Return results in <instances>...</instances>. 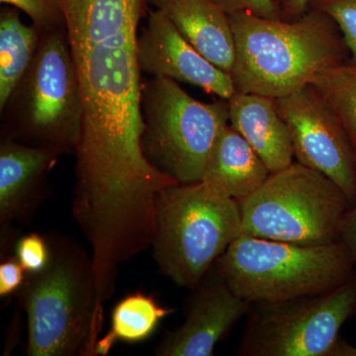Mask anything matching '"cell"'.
Wrapping results in <instances>:
<instances>
[{
	"label": "cell",
	"instance_id": "cell-1",
	"mask_svg": "<svg viewBox=\"0 0 356 356\" xmlns=\"http://www.w3.org/2000/svg\"><path fill=\"white\" fill-rule=\"evenodd\" d=\"M81 100L76 200L102 212L144 207L172 184L143 153L138 37L147 0H58Z\"/></svg>",
	"mask_w": 356,
	"mask_h": 356
},
{
	"label": "cell",
	"instance_id": "cell-2",
	"mask_svg": "<svg viewBox=\"0 0 356 356\" xmlns=\"http://www.w3.org/2000/svg\"><path fill=\"white\" fill-rule=\"evenodd\" d=\"M235 43L229 76L236 90L281 98L311 83L318 72L350 58L331 16L310 8L299 19L229 15Z\"/></svg>",
	"mask_w": 356,
	"mask_h": 356
},
{
	"label": "cell",
	"instance_id": "cell-3",
	"mask_svg": "<svg viewBox=\"0 0 356 356\" xmlns=\"http://www.w3.org/2000/svg\"><path fill=\"white\" fill-rule=\"evenodd\" d=\"M217 270L250 303L332 291L356 273L343 242L305 245L242 235L218 259Z\"/></svg>",
	"mask_w": 356,
	"mask_h": 356
},
{
	"label": "cell",
	"instance_id": "cell-4",
	"mask_svg": "<svg viewBox=\"0 0 356 356\" xmlns=\"http://www.w3.org/2000/svg\"><path fill=\"white\" fill-rule=\"evenodd\" d=\"M241 235L240 204L207 182L172 185L159 193L154 257L178 286L197 287Z\"/></svg>",
	"mask_w": 356,
	"mask_h": 356
},
{
	"label": "cell",
	"instance_id": "cell-5",
	"mask_svg": "<svg viewBox=\"0 0 356 356\" xmlns=\"http://www.w3.org/2000/svg\"><path fill=\"white\" fill-rule=\"evenodd\" d=\"M2 139L76 152L83 100L67 27L41 33L36 56L1 110Z\"/></svg>",
	"mask_w": 356,
	"mask_h": 356
},
{
	"label": "cell",
	"instance_id": "cell-6",
	"mask_svg": "<svg viewBox=\"0 0 356 356\" xmlns=\"http://www.w3.org/2000/svg\"><path fill=\"white\" fill-rule=\"evenodd\" d=\"M30 356L96 353L102 307L90 259L70 248L51 252L48 266L31 274L23 293Z\"/></svg>",
	"mask_w": 356,
	"mask_h": 356
},
{
	"label": "cell",
	"instance_id": "cell-7",
	"mask_svg": "<svg viewBox=\"0 0 356 356\" xmlns=\"http://www.w3.org/2000/svg\"><path fill=\"white\" fill-rule=\"evenodd\" d=\"M238 204L243 235L305 245L341 242L351 207L339 185L297 161Z\"/></svg>",
	"mask_w": 356,
	"mask_h": 356
},
{
	"label": "cell",
	"instance_id": "cell-8",
	"mask_svg": "<svg viewBox=\"0 0 356 356\" xmlns=\"http://www.w3.org/2000/svg\"><path fill=\"white\" fill-rule=\"evenodd\" d=\"M143 153L159 172L188 184L202 181L213 149L229 125L228 99L199 102L177 81L143 83Z\"/></svg>",
	"mask_w": 356,
	"mask_h": 356
},
{
	"label": "cell",
	"instance_id": "cell-9",
	"mask_svg": "<svg viewBox=\"0 0 356 356\" xmlns=\"http://www.w3.org/2000/svg\"><path fill=\"white\" fill-rule=\"evenodd\" d=\"M248 314L238 355L332 356L341 327L356 314V273L332 291L257 302Z\"/></svg>",
	"mask_w": 356,
	"mask_h": 356
},
{
	"label": "cell",
	"instance_id": "cell-10",
	"mask_svg": "<svg viewBox=\"0 0 356 356\" xmlns=\"http://www.w3.org/2000/svg\"><path fill=\"white\" fill-rule=\"evenodd\" d=\"M291 134L297 163L323 173L356 202V147L346 128L313 86L276 98Z\"/></svg>",
	"mask_w": 356,
	"mask_h": 356
},
{
	"label": "cell",
	"instance_id": "cell-11",
	"mask_svg": "<svg viewBox=\"0 0 356 356\" xmlns=\"http://www.w3.org/2000/svg\"><path fill=\"white\" fill-rule=\"evenodd\" d=\"M147 18L137 44L142 74L191 84L222 99L234 95L236 88L228 72L187 41L165 13L151 9Z\"/></svg>",
	"mask_w": 356,
	"mask_h": 356
},
{
	"label": "cell",
	"instance_id": "cell-12",
	"mask_svg": "<svg viewBox=\"0 0 356 356\" xmlns=\"http://www.w3.org/2000/svg\"><path fill=\"white\" fill-rule=\"evenodd\" d=\"M194 289L184 324L165 337L159 355H213L215 346L252 307L233 291L215 266Z\"/></svg>",
	"mask_w": 356,
	"mask_h": 356
},
{
	"label": "cell",
	"instance_id": "cell-13",
	"mask_svg": "<svg viewBox=\"0 0 356 356\" xmlns=\"http://www.w3.org/2000/svg\"><path fill=\"white\" fill-rule=\"evenodd\" d=\"M228 104L229 125L248 140L271 173L294 163L291 134L274 98L236 90Z\"/></svg>",
	"mask_w": 356,
	"mask_h": 356
},
{
	"label": "cell",
	"instance_id": "cell-14",
	"mask_svg": "<svg viewBox=\"0 0 356 356\" xmlns=\"http://www.w3.org/2000/svg\"><path fill=\"white\" fill-rule=\"evenodd\" d=\"M213 64L231 74L235 43L229 14L214 0H147Z\"/></svg>",
	"mask_w": 356,
	"mask_h": 356
},
{
	"label": "cell",
	"instance_id": "cell-15",
	"mask_svg": "<svg viewBox=\"0 0 356 356\" xmlns=\"http://www.w3.org/2000/svg\"><path fill=\"white\" fill-rule=\"evenodd\" d=\"M270 175L261 156L229 123L213 149L202 181L240 202L254 193Z\"/></svg>",
	"mask_w": 356,
	"mask_h": 356
},
{
	"label": "cell",
	"instance_id": "cell-16",
	"mask_svg": "<svg viewBox=\"0 0 356 356\" xmlns=\"http://www.w3.org/2000/svg\"><path fill=\"white\" fill-rule=\"evenodd\" d=\"M60 154L46 147L2 139L0 146V218L20 214L26 201L44 181Z\"/></svg>",
	"mask_w": 356,
	"mask_h": 356
},
{
	"label": "cell",
	"instance_id": "cell-17",
	"mask_svg": "<svg viewBox=\"0 0 356 356\" xmlns=\"http://www.w3.org/2000/svg\"><path fill=\"white\" fill-rule=\"evenodd\" d=\"M41 32L20 18V10L6 6L0 11V110L31 65Z\"/></svg>",
	"mask_w": 356,
	"mask_h": 356
},
{
	"label": "cell",
	"instance_id": "cell-18",
	"mask_svg": "<svg viewBox=\"0 0 356 356\" xmlns=\"http://www.w3.org/2000/svg\"><path fill=\"white\" fill-rule=\"evenodd\" d=\"M170 313L172 310L159 305L153 297L140 293L129 295L115 307L111 331L108 336L98 341L96 355L108 353L116 341L126 343L144 341Z\"/></svg>",
	"mask_w": 356,
	"mask_h": 356
},
{
	"label": "cell",
	"instance_id": "cell-19",
	"mask_svg": "<svg viewBox=\"0 0 356 356\" xmlns=\"http://www.w3.org/2000/svg\"><path fill=\"white\" fill-rule=\"evenodd\" d=\"M310 86L343 124L356 147V64L348 62L327 67Z\"/></svg>",
	"mask_w": 356,
	"mask_h": 356
},
{
	"label": "cell",
	"instance_id": "cell-20",
	"mask_svg": "<svg viewBox=\"0 0 356 356\" xmlns=\"http://www.w3.org/2000/svg\"><path fill=\"white\" fill-rule=\"evenodd\" d=\"M310 8L331 16L350 51V62L356 64V0H313Z\"/></svg>",
	"mask_w": 356,
	"mask_h": 356
},
{
	"label": "cell",
	"instance_id": "cell-21",
	"mask_svg": "<svg viewBox=\"0 0 356 356\" xmlns=\"http://www.w3.org/2000/svg\"><path fill=\"white\" fill-rule=\"evenodd\" d=\"M4 6L24 13L40 32L65 28L64 13L58 0H0Z\"/></svg>",
	"mask_w": 356,
	"mask_h": 356
},
{
	"label": "cell",
	"instance_id": "cell-22",
	"mask_svg": "<svg viewBox=\"0 0 356 356\" xmlns=\"http://www.w3.org/2000/svg\"><path fill=\"white\" fill-rule=\"evenodd\" d=\"M16 254L26 273L30 274L43 270L51 259L50 250L38 234H31L21 238L16 247Z\"/></svg>",
	"mask_w": 356,
	"mask_h": 356
},
{
	"label": "cell",
	"instance_id": "cell-23",
	"mask_svg": "<svg viewBox=\"0 0 356 356\" xmlns=\"http://www.w3.org/2000/svg\"><path fill=\"white\" fill-rule=\"evenodd\" d=\"M229 15L248 13L269 19H281L280 10L273 0H214Z\"/></svg>",
	"mask_w": 356,
	"mask_h": 356
},
{
	"label": "cell",
	"instance_id": "cell-24",
	"mask_svg": "<svg viewBox=\"0 0 356 356\" xmlns=\"http://www.w3.org/2000/svg\"><path fill=\"white\" fill-rule=\"evenodd\" d=\"M25 268L16 257H9L0 264V296L6 297L24 283Z\"/></svg>",
	"mask_w": 356,
	"mask_h": 356
},
{
	"label": "cell",
	"instance_id": "cell-25",
	"mask_svg": "<svg viewBox=\"0 0 356 356\" xmlns=\"http://www.w3.org/2000/svg\"><path fill=\"white\" fill-rule=\"evenodd\" d=\"M282 20L293 21L308 13L313 0H273Z\"/></svg>",
	"mask_w": 356,
	"mask_h": 356
},
{
	"label": "cell",
	"instance_id": "cell-26",
	"mask_svg": "<svg viewBox=\"0 0 356 356\" xmlns=\"http://www.w3.org/2000/svg\"><path fill=\"white\" fill-rule=\"evenodd\" d=\"M341 242L350 250L356 262V202L351 206L344 217Z\"/></svg>",
	"mask_w": 356,
	"mask_h": 356
},
{
	"label": "cell",
	"instance_id": "cell-27",
	"mask_svg": "<svg viewBox=\"0 0 356 356\" xmlns=\"http://www.w3.org/2000/svg\"><path fill=\"white\" fill-rule=\"evenodd\" d=\"M355 356H356V353H355Z\"/></svg>",
	"mask_w": 356,
	"mask_h": 356
}]
</instances>
